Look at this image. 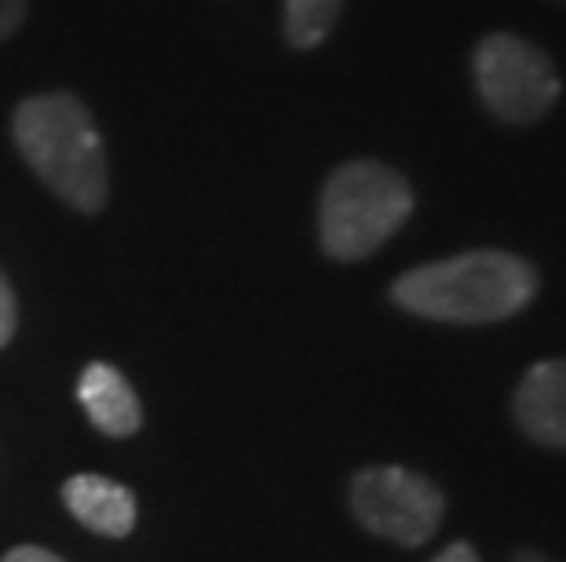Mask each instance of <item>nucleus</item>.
<instances>
[{
  "mask_svg": "<svg viewBox=\"0 0 566 562\" xmlns=\"http://www.w3.org/2000/svg\"><path fill=\"white\" fill-rule=\"evenodd\" d=\"M11 139L19 158L52 194L84 216L111 201V161L103 131L74 92L52 88L27 95L11 114Z\"/></svg>",
  "mask_w": 566,
  "mask_h": 562,
  "instance_id": "obj_1",
  "label": "nucleus"
},
{
  "mask_svg": "<svg viewBox=\"0 0 566 562\" xmlns=\"http://www.w3.org/2000/svg\"><path fill=\"white\" fill-rule=\"evenodd\" d=\"M534 296V263L515 253H501V248H475V253L450 259L420 263L391 282L395 307L428 321H446V326L509 321L523 315Z\"/></svg>",
  "mask_w": 566,
  "mask_h": 562,
  "instance_id": "obj_2",
  "label": "nucleus"
},
{
  "mask_svg": "<svg viewBox=\"0 0 566 562\" xmlns=\"http://www.w3.org/2000/svg\"><path fill=\"white\" fill-rule=\"evenodd\" d=\"M409 179L377 158L340 165L318 198V245L336 263L369 259L413 216Z\"/></svg>",
  "mask_w": 566,
  "mask_h": 562,
  "instance_id": "obj_3",
  "label": "nucleus"
},
{
  "mask_svg": "<svg viewBox=\"0 0 566 562\" xmlns=\"http://www.w3.org/2000/svg\"><path fill=\"white\" fill-rule=\"evenodd\" d=\"M475 92L501 125H537L559 103L563 81L537 44L512 30H493L472 55Z\"/></svg>",
  "mask_w": 566,
  "mask_h": 562,
  "instance_id": "obj_4",
  "label": "nucleus"
},
{
  "mask_svg": "<svg viewBox=\"0 0 566 562\" xmlns=\"http://www.w3.org/2000/svg\"><path fill=\"white\" fill-rule=\"evenodd\" d=\"M352 511L373 537L399 548H420L439 533L446 497L428 475L384 464L352 478Z\"/></svg>",
  "mask_w": 566,
  "mask_h": 562,
  "instance_id": "obj_5",
  "label": "nucleus"
},
{
  "mask_svg": "<svg viewBox=\"0 0 566 562\" xmlns=\"http://www.w3.org/2000/svg\"><path fill=\"white\" fill-rule=\"evenodd\" d=\"M512 416L530 442L566 453V358H545L526 369L515 388Z\"/></svg>",
  "mask_w": 566,
  "mask_h": 562,
  "instance_id": "obj_6",
  "label": "nucleus"
},
{
  "mask_svg": "<svg viewBox=\"0 0 566 562\" xmlns=\"http://www.w3.org/2000/svg\"><path fill=\"white\" fill-rule=\"evenodd\" d=\"M63 505L70 508L84 530L99 533V537H114L122 541L132 530H136V497L125 483L95 471H81L63 483Z\"/></svg>",
  "mask_w": 566,
  "mask_h": 562,
  "instance_id": "obj_7",
  "label": "nucleus"
},
{
  "mask_svg": "<svg viewBox=\"0 0 566 562\" xmlns=\"http://www.w3.org/2000/svg\"><path fill=\"white\" fill-rule=\"evenodd\" d=\"M77 399L88 413V421L111 438H132L143 427V405L125 373L111 362L84 365L77 380Z\"/></svg>",
  "mask_w": 566,
  "mask_h": 562,
  "instance_id": "obj_8",
  "label": "nucleus"
},
{
  "mask_svg": "<svg viewBox=\"0 0 566 562\" xmlns=\"http://www.w3.org/2000/svg\"><path fill=\"white\" fill-rule=\"evenodd\" d=\"M344 0H282V33L285 44L296 52H311L329 41Z\"/></svg>",
  "mask_w": 566,
  "mask_h": 562,
  "instance_id": "obj_9",
  "label": "nucleus"
},
{
  "mask_svg": "<svg viewBox=\"0 0 566 562\" xmlns=\"http://www.w3.org/2000/svg\"><path fill=\"white\" fill-rule=\"evenodd\" d=\"M15 329H19V300H15V289H11L8 274L0 271V347L11 343Z\"/></svg>",
  "mask_w": 566,
  "mask_h": 562,
  "instance_id": "obj_10",
  "label": "nucleus"
},
{
  "mask_svg": "<svg viewBox=\"0 0 566 562\" xmlns=\"http://www.w3.org/2000/svg\"><path fill=\"white\" fill-rule=\"evenodd\" d=\"M30 0H0V44L11 41L19 33V26L27 22Z\"/></svg>",
  "mask_w": 566,
  "mask_h": 562,
  "instance_id": "obj_11",
  "label": "nucleus"
},
{
  "mask_svg": "<svg viewBox=\"0 0 566 562\" xmlns=\"http://www.w3.org/2000/svg\"><path fill=\"white\" fill-rule=\"evenodd\" d=\"M0 562H66V559H59L55 552H48V548H38V544H22V548H11Z\"/></svg>",
  "mask_w": 566,
  "mask_h": 562,
  "instance_id": "obj_12",
  "label": "nucleus"
},
{
  "mask_svg": "<svg viewBox=\"0 0 566 562\" xmlns=\"http://www.w3.org/2000/svg\"><path fill=\"white\" fill-rule=\"evenodd\" d=\"M431 562H483V559H479V552L468 541H453V544H446Z\"/></svg>",
  "mask_w": 566,
  "mask_h": 562,
  "instance_id": "obj_13",
  "label": "nucleus"
},
{
  "mask_svg": "<svg viewBox=\"0 0 566 562\" xmlns=\"http://www.w3.org/2000/svg\"><path fill=\"white\" fill-rule=\"evenodd\" d=\"M512 562H556V559H548V555H541V552H520Z\"/></svg>",
  "mask_w": 566,
  "mask_h": 562,
  "instance_id": "obj_14",
  "label": "nucleus"
}]
</instances>
